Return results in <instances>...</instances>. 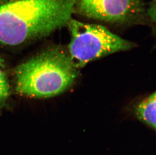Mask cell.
Segmentation results:
<instances>
[{
	"instance_id": "3",
	"label": "cell",
	"mask_w": 156,
	"mask_h": 155,
	"mask_svg": "<svg viewBox=\"0 0 156 155\" xmlns=\"http://www.w3.org/2000/svg\"><path fill=\"white\" fill-rule=\"evenodd\" d=\"M67 25L71 35L67 53L78 69L95 60L133 47L130 42L102 25L72 19Z\"/></svg>"
},
{
	"instance_id": "5",
	"label": "cell",
	"mask_w": 156,
	"mask_h": 155,
	"mask_svg": "<svg viewBox=\"0 0 156 155\" xmlns=\"http://www.w3.org/2000/svg\"><path fill=\"white\" fill-rule=\"evenodd\" d=\"M156 94L155 92L144 98L135 109L137 119L154 130L156 128Z\"/></svg>"
},
{
	"instance_id": "2",
	"label": "cell",
	"mask_w": 156,
	"mask_h": 155,
	"mask_svg": "<svg viewBox=\"0 0 156 155\" xmlns=\"http://www.w3.org/2000/svg\"><path fill=\"white\" fill-rule=\"evenodd\" d=\"M67 51L57 47L46 50L18 66L15 89L34 98H50L69 89L79 75Z\"/></svg>"
},
{
	"instance_id": "6",
	"label": "cell",
	"mask_w": 156,
	"mask_h": 155,
	"mask_svg": "<svg viewBox=\"0 0 156 155\" xmlns=\"http://www.w3.org/2000/svg\"><path fill=\"white\" fill-rule=\"evenodd\" d=\"M3 60L0 57V108L2 107L10 95V85L6 74L2 69Z\"/></svg>"
},
{
	"instance_id": "4",
	"label": "cell",
	"mask_w": 156,
	"mask_h": 155,
	"mask_svg": "<svg viewBox=\"0 0 156 155\" xmlns=\"http://www.w3.org/2000/svg\"><path fill=\"white\" fill-rule=\"evenodd\" d=\"M142 0H76L75 10L87 17L112 23H123L139 17Z\"/></svg>"
},
{
	"instance_id": "1",
	"label": "cell",
	"mask_w": 156,
	"mask_h": 155,
	"mask_svg": "<svg viewBox=\"0 0 156 155\" xmlns=\"http://www.w3.org/2000/svg\"><path fill=\"white\" fill-rule=\"evenodd\" d=\"M76 0H0V44L16 46L67 25Z\"/></svg>"
}]
</instances>
